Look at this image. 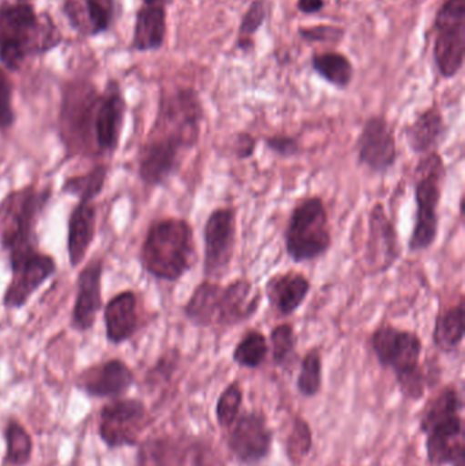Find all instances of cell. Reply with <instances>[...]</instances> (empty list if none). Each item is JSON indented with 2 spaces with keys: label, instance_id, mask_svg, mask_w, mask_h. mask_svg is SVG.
Wrapping results in <instances>:
<instances>
[{
  "label": "cell",
  "instance_id": "6da1fadb",
  "mask_svg": "<svg viewBox=\"0 0 465 466\" xmlns=\"http://www.w3.org/2000/svg\"><path fill=\"white\" fill-rule=\"evenodd\" d=\"M204 108L190 87L164 96L138 155V175L147 187L163 186L179 169L185 153L201 138Z\"/></svg>",
  "mask_w": 465,
  "mask_h": 466
},
{
  "label": "cell",
  "instance_id": "7a4b0ae2",
  "mask_svg": "<svg viewBox=\"0 0 465 466\" xmlns=\"http://www.w3.org/2000/svg\"><path fill=\"white\" fill-rule=\"evenodd\" d=\"M262 293L248 279L221 285L204 279L197 285L182 311L186 319L199 329L224 328L250 320L258 312Z\"/></svg>",
  "mask_w": 465,
  "mask_h": 466
},
{
  "label": "cell",
  "instance_id": "3957f363",
  "mask_svg": "<svg viewBox=\"0 0 465 466\" xmlns=\"http://www.w3.org/2000/svg\"><path fill=\"white\" fill-rule=\"evenodd\" d=\"M198 260L196 236L185 218L153 221L141 247V263L153 279L166 282L182 279Z\"/></svg>",
  "mask_w": 465,
  "mask_h": 466
},
{
  "label": "cell",
  "instance_id": "277c9868",
  "mask_svg": "<svg viewBox=\"0 0 465 466\" xmlns=\"http://www.w3.org/2000/svg\"><path fill=\"white\" fill-rule=\"evenodd\" d=\"M62 33L48 14H35L29 3L0 7V60L8 70L21 67L27 56L59 46Z\"/></svg>",
  "mask_w": 465,
  "mask_h": 466
},
{
  "label": "cell",
  "instance_id": "5b68a950",
  "mask_svg": "<svg viewBox=\"0 0 465 466\" xmlns=\"http://www.w3.org/2000/svg\"><path fill=\"white\" fill-rule=\"evenodd\" d=\"M460 394L455 386H445L426 405L420 431L426 434V453L430 464L452 465L464 454V420Z\"/></svg>",
  "mask_w": 465,
  "mask_h": 466
},
{
  "label": "cell",
  "instance_id": "8992f818",
  "mask_svg": "<svg viewBox=\"0 0 465 466\" xmlns=\"http://www.w3.org/2000/svg\"><path fill=\"white\" fill-rule=\"evenodd\" d=\"M370 342L379 363L395 374L401 394L412 401L422 399L426 375L420 366L423 341L420 334L393 325H381L371 334Z\"/></svg>",
  "mask_w": 465,
  "mask_h": 466
},
{
  "label": "cell",
  "instance_id": "52a82bcc",
  "mask_svg": "<svg viewBox=\"0 0 465 466\" xmlns=\"http://www.w3.org/2000/svg\"><path fill=\"white\" fill-rule=\"evenodd\" d=\"M447 167L440 152L420 156L414 172V194L417 213L409 249L428 251L436 244L440 232L439 209L441 205Z\"/></svg>",
  "mask_w": 465,
  "mask_h": 466
},
{
  "label": "cell",
  "instance_id": "ba28073f",
  "mask_svg": "<svg viewBox=\"0 0 465 466\" xmlns=\"http://www.w3.org/2000/svg\"><path fill=\"white\" fill-rule=\"evenodd\" d=\"M51 198V190L26 186L8 194L0 204V244L11 263L37 251L35 223Z\"/></svg>",
  "mask_w": 465,
  "mask_h": 466
},
{
  "label": "cell",
  "instance_id": "9c48e42d",
  "mask_svg": "<svg viewBox=\"0 0 465 466\" xmlns=\"http://www.w3.org/2000/svg\"><path fill=\"white\" fill-rule=\"evenodd\" d=\"M286 251L295 263L324 257L333 243L329 213L321 197L300 199L289 216L284 231Z\"/></svg>",
  "mask_w": 465,
  "mask_h": 466
},
{
  "label": "cell",
  "instance_id": "30bf717a",
  "mask_svg": "<svg viewBox=\"0 0 465 466\" xmlns=\"http://www.w3.org/2000/svg\"><path fill=\"white\" fill-rule=\"evenodd\" d=\"M98 96L89 84H73L63 93L59 136L68 155L96 156L93 123Z\"/></svg>",
  "mask_w": 465,
  "mask_h": 466
},
{
  "label": "cell",
  "instance_id": "8fae6325",
  "mask_svg": "<svg viewBox=\"0 0 465 466\" xmlns=\"http://www.w3.org/2000/svg\"><path fill=\"white\" fill-rule=\"evenodd\" d=\"M238 213L232 207L212 210L204 227V276L220 281L228 274L237 247Z\"/></svg>",
  "mask_w": 465,
  "mask_h": 466
},
{
  "label": "cell",
  "instance_id": "7c38bea8",
  "mask_svg": "<svg viewBox=\"0 0 465 466\" xmlns=\"http://www.w3.org/2000/svg\"><path fill=\"white\" fill-rule=\"evenodd\" d=\"M147 424V408L141 400L115 399L98 413V437L106 448H133Z\"/></svg>",
  "mask_w": 465,
  "mask_h": 466
},
{
  "label": "cell",
  "instance_id": "4fadbf2b",
  "mask_svg": "<svg viewBox=\"0 0 465 466\" xmlns=\"http://www.w3.org/2000/svg\"><path fill=\"white\" fill-rule=\"evenodd\" d=\"M434 59L444 78H453L464 65L465 0H448L436 18Z\"/></svg>",
  "mask_w": 465,
  "mask_h": 466
},
{
  "label": "cell",
  "instance_id": "5bb4252c",
  "mask_svg": "<svg viewBox=\"0 0 465 466\" xmlns=\"http://www.w3.org/2000/svg\"><path fill=\"white\" fill-rule=\"evenodd\" d=\"M401 241L395 223L382 202H376L369 212L368 238L363 251V270L369 276L385 273L401 258Z\"/></svg>",
  "mask_w": 465,
  "mask_h": 466
},
{
  "label": "cell",
  "instance_id": "9a60e30c",
  "mask_svg": "<svg viewBox=\"0 0 465 466\" xmlns=\"http://www.w3.org/2000/svg\"><path fill=\"white\" fill-rule=\"evenodd\" d=\"M11 279L3 296V306L7 309H19L29 303L32 296L56 273L54 258L35 251L22 259L11 263Z\"/></svg>",
  "mask_w": 465,
  "mask_h": 466
},
{
  "label": "cell",
  "instance_id": "2e32d148",
  "mask_svg": "<svg viewBox=\"0 0 465 466\" xmlns=\"http://www.w3.org/2000/svg\"><path fill=\"white\" fill-rule=\"evenodd\" d=\"M228 448L242 465L257 466L272 451L273 432L261 412L243 413L229 427Z\"/></svg>",
  "mask_w": 465,
  "mask_h": 466
},
{
  "label": "cell",
  "instance_id": "e0dca14e",
  "mask_svg": "<svg viewBox=\"0 0 465 466\" xmlns=\"http://www.w3.org/2000/svg\"><path fill=\"white\" fill-rule=\"evenodd\" d=\"M358 163L374 174L384 175L399 157L395 131L384 116L366 120L357 141Z\"/></svg>",
  "mask_w": 465,
  "mask_h": 466
},
{
  "label": "cell",
  "instance_id": "ac0fdd59",
  "mask_svg": "<svg viewBox=\"0 0 465 466\" xmlns=\"http://www.w3.org/2000/svg\"><path fill=\"white\" fill-rule=\"evenodd\" d=\"M126 103L116 82H109L98 96L93 123L96 156L112 155L119 147L125 122Z\"/></svg>",
  "mask_w": 465,
  "mask_h": 466
},
{
  "label": "cell",
  "instance_id": "d6986e66",
  "mask_svg": "<svg viewBox=\"0 0 465 466\" xmlns=\"http://www.w3.org/2000/svg\"><path fill=\"white\" fill-rule=\"evenodd\" d=\"M134 380V372L126 361L109 359L79 372L76 388L92 399L115 400L125 396Z\"/></svg>",
  "mask_w": 465,
  "mask_h": 466
},
{
  "label": "cell",
  "instance_id": "ffe728a7",
  "mask_svg": "<svg viewBox=\"0 0 465 466\" xmlns=\"http://www.w3.org/2000/svg\"><path fill=\"white\" fill-rule=\"evenodd\" d=\"M103 271L104 260L95 258L79 271L76 279V296L71 312V325L81 333L93 329L98 312L103 309Z\"/></svg>",
  "mask_w": 465,
  "mask_h": 466
},
{
  "label": "cell",
  "instance_id": "44dd1931",
  "mask_svg": "<svg viewBox=\"0 0 465 466\" xmlns=\"http://www.w3.org/2000/svg\"><path fill=\"white\" fill-rule=\"evenodd\" d=\"M310 290V279L297 270L275 274L265 284L270 307L281 318L294 315L305 303Z\"/></svg>",
  "mask_w": 465,
  "mask_h": 466
},
{
  "label": "cell",
  "instance_id": "7402d4cb",
  "mask_svg": "<svg viewBox=\"0 0 465 466\" xmlns=\"http://www.w3.org/2000/svg\"><path fill=\"white\" fill-rule=\"evenodd\" d=\"M104 325L109 344H125L136 336L139 328L138 298L136 292L123 290L106 304Z\"/></svg>",
  "mask_w": 465,
  "mask_h": 466
},
{
  "label": "cell",
  "instance_id": "603a6c76",
  "mask_svg": "<svg viewBox=\"0 0 465 466\" xmlns=\"http://www.w3.org/2000/svg\"><path fill=\"white\" fill-rule=\"evenodd\" d=\"M97 208L95 201H79L71 210L67 223V252L71 268L84 262L95 240Z\"/></svg>",
  "mask_w": 465,
  "mask_h": 466
},
{
  "label": "cell",
  "instance_id": "cb8c5ba5",
  "mask_svg": "<svg viewBox=\"0 0 465 466\" xmlns=\"http://www.w3.org/2000/svg\"><path fill=\"white\" fill-rule=\"evenodd\" d=\"M448 134V126L444 115L436 106L418 115L414 122L406 128V138L409 149L417 156L439 152Z\"/></svg>",
  "mask_w": 465,
  "mask_h": 466
},
{
  "label": "cell",
  "instance_id": "d4e9b609",
  "mask_svg": "<svg viewBox=\"0 0 465 466\" xmlns=\"http://www.w3.org/2000/svg\"><path fill=\"white\" fill-rule=\"evenodd\" d=\"M465 334L464 296L439 312L434 323L433 342L442 353L452 355L460 350Z\"/></svg>",
  "mask_w": 465,
  "mask_h": 466
},
{
  "label": "cell",
  "instance_id": "484cf974",
  "mask_svg": "<svg viewBox=\"0 0 465 466\" xmlns=\"http://www.w3.org/2000/svg\"><path fill=\"white\" fill-rule=\"evenodd\" d=\"M167 15L164 5H144L136 13L133 46L139 52L155 51L166 40Z\"/></svg>",
  "mask_w": 465,
  "mask_h": 466
},
{
  "label": "cell",
  "instance_id": "4316f807",
  "mask_svg": "<svg viewBox=\"0 0 465 466\" xmlns=\"http://www.w3.org/2000/svg\"><path fill=\"white\" fill-rule=\"evenodd\" d=\"M311 65L321 78L339 89H346L354 79V66L349 57L338 52L316 55Z\"/></svg>",
  "mask_w": 465,
  "mask_h": 466
},
{
  "label": "cell",
  "instance_id": "83f0119b",
  "mask_svg": "<svg viewBox=\"0 0 465 466\" xmlns=\"http://www.w3.org/2000/svg\"><path fill=\"white\" fill-rule=\"evenodd\" d=\"M5 453L3 465L25 466L29 464L33 454V440L27 430L19 421H7L3 430Z\"/></svg>",
  "mask_w": 465,
  "mask_h": 466
},
{
  "label": "cell",
  "instance_id": "f1b7e54d",
  "mask_svg": "<svg viewBox=\"0 0 465 466\" xmlns=\"http://www.w3.org/2000/svg\"><path fill=\"white\" fill-rule=\"evenodd\" d=\"M106 177H108V167L101 164L95 167L92 171L67 177L60 190L63 194L76 197L78 201H95L103 193Z\"/></svg>",
  "mask_w": 465,
  "mask_h": 466
},
{
  "label": "cell",
  "instance_id": "f546056e",
  "mask_svg": "<svg viewBox=\"0 0 465 466\" xmlns=\"http://www.w3.org/2000/svg\"><path fill=\"white\" fill-rule=\"evenodd\" d=\"M269 353L267 336L261 330L251 329L240 339L232 352V360L242 369L256 370L264 364Z\"/></svg>",
  "mask_w": 465,
  "mask_h": 466
},
{
  "label": "cell",
  "instance_id": "4dcf8cb0",
  "mask_svg": "<svg viewBox=\"0 0 465 466\" xmlns=\"http://www.w3.org/2000/svg\"><path fill=\"white\" fill-rule=\"evenodd\" d=\"M313 449V431L302 416H295L286 441V454L292 465H300Z\"/></svg>",
  "mask_w": 465,
  "mask_h": 466
},
{
  "label": "cell",
  "instance_id": "1f68e13d",
  "mask_svg": "<svg viewBox=\"0 0 465 466\" xmlns=\"http://www.w3.org/2000/svg\"><path fill=\"white\" fill-rule=\"evenodd\" d=\"M298 391L306 399L316 397L322 389V355L318 348L308 350L297 380Z\"/></svg>",
  "mask_w": 465,
  "mask_h": 466
},
{
  "label": "cell",
  "instance_id": "d6a6232c",
  "mask_svg": "<svg viewBox=\"0 0 465 466\" xmlns=\"http://www.w3.org/2000/svg\"><path fill=\"white\" fill-rule=\"evenodd\" d=\"M136 466H172L174 445L167 438H147L138 443Z\"/></svg>",
  "mask_w": 465,
  "mask_h": 466
},
{
  "label": "cell",
  "instance_id": "836d02e7",
  "mask_svg": "<svg viewBox=\"0 0 465 466\" xmlns=\"http://www.w3.org/2000/svg\"><path fill=\"white\" fill-rule=\"evenodd\" d=\"M243 402V389L239 380L229 383L216 404V420L221 429L229 430L239 416Z\"/></svg>",
  "mask_w": 465,
  "mask_h": 466
},
{
  "label": "cell",
  "instance_id": "e575fe53",
  "mask_svg": "<svg viewBox=\"0 0 465 466\" xmlns=\"http://www.w3.org/2000/svg\"><path fill=\"white\" fill-rule=\"evenodd\" d=\"M269 341L273 363L278 367L286 366L294 356L297 348L294 325L288 322L278 323L270 330Z\"/></svg>",
  "mask_w": 465,
  "mask_h": 466
},
{
  "label": "cell",
  "instance_id": "d590c367",
  "mask_svg": "<svg viewBox=\"0 0 465 466\" xmlns=\"http://www.w3.org/2000/svg\"><path fill=\"white\" fill-rule=\"evenodd\" d=\"M269 13V2L268 0H254L250 7L246 11L239 27L238 35V46L243 51L254 46V35L258 32L259 27L264 25Z\"/></svg>",
  "mask_w": 465,
  "mask_h": 466
},
{
  "label": "cell",
  "instance_id": "8d00e7d4",
  "mask_svg": "<svg viewBox=\"0 0 465 466\" xmlns=\"http://www.w3.org/2000/svg\"><path fill=\"white\" fill-rule=\"evenodd\" d=\"M89 35L108 30L114 16V0H82Z\"/></svg>",
  "mask_w": 465,
  "mask_h": 466
},
{
  "label": "cell",
  "instance_id": "74e56055",
  "mask_svg": "<svg viewBox=\"0 0 465 466\" xmlns=\"http://www.w3.org/2000/svg\"><path fill=\"white\" fill-rule=\"evenodd\" d=\"M14 123L13 85L7 74L0 68V131L10 130Z\"/></svg>",
  "mask_w": 465,
  "mask_h": 466
},
{
  "label": "cell",
  "instance_id": "f35d334b",
  "mask_svg": "<svg viewBox=\"0 0 465 466\" xmlns=\"http://www.w3.org/2000/svg\"><path fill=\"white\" fill-rule=\"evenodd\" d=\"M265 147L280 157L289 158L300 155V144L295 137L287 136V134H278L264 138Z\"/></svg>",
  "mask_w": 465,
  "mask_h": 466
},
{
  "label": "cell",
  "instance_id": "ab89813d",
  "mask_svg": "<svg viewBox=\"0 0 465 466\" xmlns=\"http://www.w3.org/2000/svg\"><path fill=\"white\" fill-rule=\"evenodd\" d=\"M299 35L308 41H318V43H339L343 40V29L329 25H319L313 27H300Z\"/></svg>",
  "mask_w": 465,
  "mask_h": 466
},
{
  "label": "cell",
  "instance_id": "60d3db41",
  "mask_svg": "<svg viewBox=\"0 0 465 466\" xmlns=\"http://www.w3.org/2000/svg\"><path fill=\"white\" fill-rule=\"evenodd\" d=\"M179 466H210L209 451L201 443H191L180 454Z\"/></svg>",
  "mask_w": 465,
  "mask_h": 466
},
{
  "label": "cell",
  "instance_id": "b9f144b4",
  "mask_svg": "<svg viewBox=\"0 0 465 466\" xmlns=\"http://www.w3.org/2000/svg\"><path fill=\"white\" fill-rule=\"evenodd\" d=\"M177 352H168L167 355L161 356L158 359L157 363L150 369V371L147 372V380H168V378L172 377L174 374L175 369H177Z\"/></svg>",
  "mask_w": 465,
  "mask_h": 466
},
{
  "label": "cell",
  "instance_id": "7bdbcfd3",
  "mask_svg": "<svg viewBox=\"0 0 465 466\" xmlns=\"http://www.w3.org/2000/svg\"><path fill=\"white\" fill-rule=\"evenodd\" d=\"M257 138L248 133H238L232 144V155L238 160L250 158L256 152Z\"/></svg>",
  "mask_w": 465,
  "mask_h": 466
},
{
  "label": "cell",
  "instance_id": "ee69618b",
  "mask_svg": "<svg viewBox=\"0 0 465 466\" xmlns=\"http://www.w3.org/2000/svg\"><path fill=\"white\" fill-rule=\"evenodd\" d=\"M324 5V0H298V10L305 14L318 13Z\"/></svg>",
  "mask_w": 465,
  "mask_h": 466
},
{
  "label": "cell",
  "instance_id": "f6af8a7d",
  "mask_svg": "<svg viewBox=\"0 0 465 466\" xmlns=\"http://www.w3.org/2000/svg\"><path fill=\"white\" fill-rule=\"evenodd\" d=\"M464 460L465 457H463V459L458 460V461H456L455 464H452V466H465Z\"/></svg>",
  "mask_w": 465,
  "mask_h": 466
},
{
  "label": "cell",
  "instance_id": "bcb514c9",
  "mask_svg": "<svg viewBox=\"0 0 465 466\" xmlns=\"http://www.w3.org/2000/svg\"><path fill=\"white\" fill-rule=\"evenodd\" d=\"M18 3H27V0H16Z\"/></svg>",
  "mask_w": 465,
  "mask_h": 466
}]
</instances>
